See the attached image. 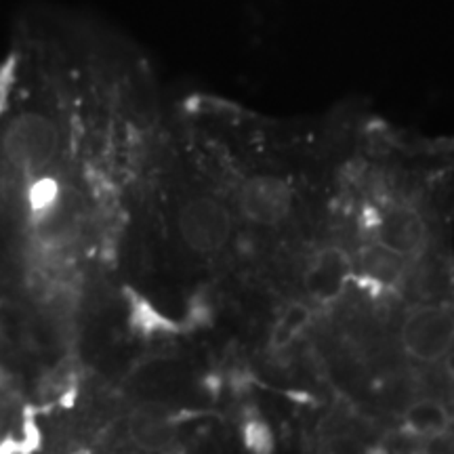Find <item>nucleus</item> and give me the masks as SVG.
<instances>
[{"instance_id": "obj_3", "label": "nucleus", "mask_w": 454, "mask_h": 454, "mask_svg": "<svg viewBox=\"0 0 454 454\" xmlns=\"http://www.w3.org/2000/svg\"><path fill=\"white\" fill-rule=\"evenodd\" d=\"M294 211V194L286 179L274 173H257L242 181L238 213L248 225L276 230L288 223Z\"/></svg>"}, {"instance_id": "obj_1", "label": "nucleus", "mask_w": 454, "mask_h": 454, "mask_svg": "<svg viewBox=\"0 0 454 454\" xmlns=\"http://www.w3.org/2000/svg\"><path fill=\"white\" fill-rule=\"evenodd\" d=\"M400 345L412 362L435 364L454 354V305L427 301L400 326Z\"/></svg>"}, {"instance_id": "obj_2", "label": "nucleus", "mask_w": 454, "mask_h": 454, "mask_svg": "<svg viewBox=\"0 0 454 454\" xmlns=\"http://www.w3.org/2000/svg\"><path fill=\"white\" fill-rule=\"evenodd\" d=\"M177 227L181 240L200 257L221 254L234 236V217L219 198L208 194L192 196L179 208Z\"/></svg>"}, {"instance_id": "obj_4", "label": "nucleus", "mask_w": 454, "mask_h": 454, "mask_svg": "<svg viewBox=\"0 0 454 454\" xmlns=\"http://www.w3.org/2000/svg\"><path fill=\"white\" fill-rule=\"evenodd\" d=\"M57 150V130L41 114H21L4 135V154L15 167L41 170Z\"/></svg>"}, {"instance_id": "obj_7", "label": "nucleus", "mask_w": 454, "mask_h": 454, "mask_svg": "<svg viewBox=\"0 0 454 454\" xmlns=\"http://www.w3.org/2000/svg\"><path fill=\"white\" fill-rule=\"evenodd\" d=\"M57 198V184L53 179H38L36 184L32 185L30 192V204L34 213H47L51 207H53Z\"/></svg>"}, {"instance_id": "obj_6", "label": "nucleus", "mask_w": 454, "mask_h": 454, "mask_svg": "<svg viewBox=\"0 0 454 454\" xmlns=\"http://www.w3.org/2000/svg\"><path fill=\"white\" fill-rule=\"evenodd\" d=\"M452 414L448 411L446 404L438 400H421L406 411V425L414 434L423 435H440L450 427Z\"/></svg>"}, {"instance_id": "obj_5", "label": "nucleus", "mask_w": 454, "mask_h": 454, "mask_svg": "<svg viewBox=\"0 0 454 454\" xmlns=\"http://www.w3.org/2000/svg\"><path fill=\"white\" fill-rule=\"evenodd\" d=\"M427 221L411 207L389 208L377 223L379 247L402 259L423 253L427 247Z\"/></svg>"}]
</instances>
